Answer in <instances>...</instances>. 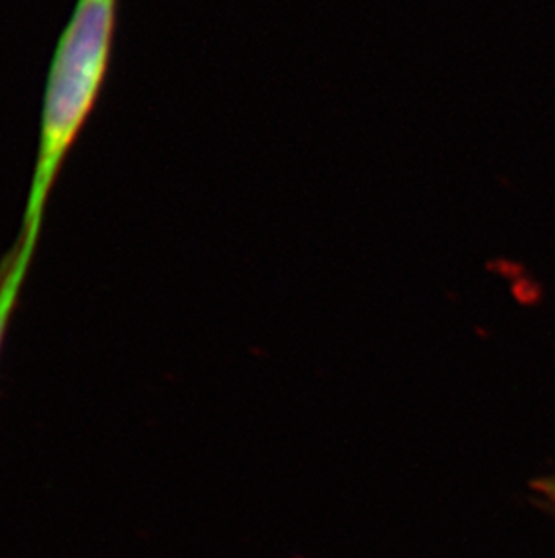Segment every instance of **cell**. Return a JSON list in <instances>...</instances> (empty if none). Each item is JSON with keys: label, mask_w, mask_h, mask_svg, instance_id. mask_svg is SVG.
Segmentation results:
<instances>
[{"label": "cell", "mask_w": 555, "mask_h": 558, "mask_svg": "<svg viewBox=\"0 0 555 558\" xmlns=\"http://www.w3.org/2000/svg\"><path fill=\"white\" fill-rule=\"evenodd\" d=\"M120 0H76L58 40L44 95L37 163L21 238L38 244L44 211L69 150L95 111L114 46Z\"/></svg>", "instance_id": "6da1fadb"}, {"label": "cell", "mask_w": 555, "mask_h": 558, "mask_svg": "<svg viewBox=\"0 0 555 558\" xmlns=\"http://www.w3.org/2000/svg\"><path fill=\"white\" fill-rule=\"evenodd\" d=\"M37 252L35 244L18 239L15 248L8 253V257L0 264V351L4 343L11 318L18 306L22 288L27 279V271L32 268L33 255Z\"/></svg>", "instance_id": "7a4b0ae2"}, {"label": "cell", "mask_w": 555, "mask_h": 558, "mask_svg": "<svg viewBox=\"0 0 555 558\" xmlns=\"http://www.w3.org/2000/svg\"><path fill=\"white\" fill-rule=\"evenodd\" d=\"M535 488H538L541 496L546 497V499L551 500L552 505L555 506V475L546 477V480L538 481Z\"/></svg>", "instance_id": "3957f363"}]
</instances>
